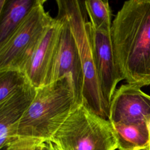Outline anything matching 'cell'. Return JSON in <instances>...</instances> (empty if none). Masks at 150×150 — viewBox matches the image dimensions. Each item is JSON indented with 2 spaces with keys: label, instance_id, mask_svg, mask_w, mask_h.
<instances>
[{
  "label": "cell",
  "instance_id": "cell-1",
  "mask_svg": "<svg viewBox=\"0 0 150 150\" xmlns=\"http://www.w3.org/2000/svg\"><path fill=\"white\" fill-rule=\"evenodd\" d=\"M115 62L127 84L150 85V0L124 2L112 22Z\"/></svg>",
  "mask_w": 150,
  "mask_h": 150
},
{
  "label": "cell",
  "instance_id": "cell-2",
  "mask_svg": "<svg viewBox=\"0 0 150 150\" xmlns=\"http://www.w3.org/2000/svg\"><path fill=\"white\" fill-rule=\"evenodd\" d=\"M77 105L70 76L38 88L32 103L18 122L17 137L50 141Z\"/></svg>",
  "mask_w": 150,
  "mask_h": 150
},
{
  "label": "cell",
  "instance_id": "cell-3",
  "mask_svg": "<svg viewBox=\"0 0 150 150\" xmlns=\"http://www.w3.org/2000/svg\"><path fill=\"white\" fill-rule=\"evenodd\" d=\"M56 3L58 12L69 22L80 58L84 77L82 103L108 120V107L101 93L96 67L92 27L87 20L84 1L57 0Z\"/></svg>",
  "mask_w": 150,
  "mask_h": 150
},
{
  "label": "cell",
  "instance_id": "cell-4",
  "mask_svg": "<svg viewBox=\"0 0 150 150\" xmlns=\"http://www.w3.org/2000/svg\"><path fill=\"white\" fill-rule=\"evenodd\" d=\"M50 141L62 150L118 149L111 122L84 103L76 106Z\"/></svg>",
  "mask_w": 150,
  "mask_h": 150
},
{
  "label": "cell",
  "instance_id": "cell-5",
  "mask_svg": "<svg viewBox=\"0 0 150 150\" xmlns=\"http://www.w3.org/2000/svg\"><path fill=\"white\" fill-rule=\"evenodd\" d=\"M45 0H37L14 31L0 43V71H24L54 18L45 11Z\"/></svg>",
  "mask_w": 150,
  "mask_h": 150
},
{
  "label": "cell",
  "instance_id": "cell-6",
  "mask_svg": "<svg viewBox=\"0 0 150 150\" xmlns=\"http://www.w3.org/2000/svg\"><path fill=\"white\" fill-rule=\"evenodd\" d=\"M57 15L62 19L63 25L46 85L65 76H71L74 84L77 104H80L83 103L84 83L81 60L68 21L61 12H58Z\"/></svg>",
  "mask_w": 150,
  "mask_h": 150
},
{
  "label": "cell",
  "instance_id": "cell-7",
  "mask_svg": "<svg viewBox=\"0 0 150 150\" xmlns=\"http://www.w3.org/2000/svg\"><path fill=\"white\" fill-rule=\"evenodd\" d=\"M150 117V96L138 86L121 85L109 105L108 120L112 123L146 122Z\"/></svg>",
  "mask_w": 150,
  "mask_h": 150
},
{
  "label": "cell",
  "instance_id": "cell-8",
  "mask_svg": "<svg viewBox=\"0 0 150 150\" xmlns=\"http://www.w3.org/2000/svg\"><path fill=\"white\" fill-rule=\"evenodd\" d=\"M92 38L100 86L103 98L109 109L117 86L124 79L115 62L111 32L96 31L92 28Z\"/></svg>",
  "mask_w": 150,
  "mask_h": 150
},
{
  "label": "cell",
  "instance_id": "cell-9",
  "mask_svg": "<svg viewBox=\"0 0 150 150\" xmlns=\"http://www.w3.org/2000/svg\"><path fill=\"white\" fill-rule=\"evenodd\" d=\"M62 19L57 15L49 26L23 73L29 82L36 88L46 85L47 76L57 49Z\"/></svg>",
  "mask_w": 150,
  "mask_h": 150
},
{
  "label": "cell",
  "instance_id": "cell-10",
  "mask_svg": "<svg viewBox=\"0 0 150 150\" xmlns=\"http://www.w3.org/2000/svg\"><path fill=\"white\" fill-rule=\"evenodd\" d=\"M36 88L30 83L0 103V148H5L18 137V124L32 103Z\"/></svg>",
  "mask_w": 150,
  "mask_h": 150
},
{
  "label": "cell",
  "instance_id": "cell-11",
  "mask_svg": "<svg viewBox=\"0 0 150 150\" xmlns=\"http://www.w3.org/2000/svg\"><path fill=\"white\" fill-rule=\"evenodd\" d=\"M111 124L115 133L118 150H141L149 147L146 122Z\"/></svg>",
  "mask_w": 150,
  "mask_h": 150
},
{
  "label": "cell",
  "instance_id": "cell-12",
  "mask_svg": "<svg viewBox=\"0 0 150 150\" xmlns=\"http://www.w3.org/2000/svg\"><path fill=\"white\" fill-rule=\"evenodd\" d=\"M37 0H6L0 11V43L19 26Z\"/></svg>",
  "mask_w": 150,
  "mask_h": 150
},
{
  "label": "cell",
  "instance_id": "cell-13",
  "mask_svg": "<svg viewBox=\"0 0 150 150\" xmlns=\"http://www.w3.org/2000/svg\"><path fill=\"white\" fill-rule=\"evenodd\" d=\"M87 14L93 29L96 31L110 32L112 26V12L108 1H84Z\"/></svg>",
  "mask_w": 150,
  "mask_h": 150
},
{
  "label": "cell",
  "instance_id": "cell-14",
  "mask_svg": "<svg viewBox=\"0 0 150 150\" xmlns=\"http://www.w3.org/2000/svg\"><path fill=\"white\" fill-rule=\"evenodd\" d=\"M29 83L23 71L18 70L0 71V103L22 90Z\"/></svg>",
  "mask_w": 150,
  "mask_h": 150
},
{
  "label": "cell",
  "instance_id": "cell-15",
  "mask_svg": "<svg viewBox=\"0 0 150 150\" xmlns=\"http://www.w3.org/2000/svg\"><path fill=\"white\" fill-rule=\"evenodd\" d=\"M43 141L30 138L18 137L5 147V150H40Z\"/></svg>",
  "mask_w": 150,
  "mask_h": 150
},
{
  "label": "cell",
  "instance_id": "cell-16",
  "mask_svg": "<svg viewBox=\"0 0 150 150\" xmlns=\"http://www.w3.org/2000/svg\"><path fill=\"white\" fill-rule=\"evenodd\" d=\"M40 150H62L56 144L50 141H43L41 144Z\"/></svg>",
  "mask_w": 150,
  "mask_h": 150
},
{
  "label": "cell",
  "instance_id": "cell-17",
  "mask_svg": "<svg viewBox=\"0 0 150 150\" xmlns=\"http://www.w3.org/2000/svg\"><path fill=\"white\" fill-rule=\"evenodd\" d=\"M146 125H147V128H148V132H149V146H150V117L148 119V121L146 122Z\"/></svg>",
  "mask_w": 150,
  "mask_h": 150
},
{
  "label": "cell",
  "instance_id": "cell-18",
  "mask_svg": "<svg viewBox=\"0 0 150 150\" xmlns=\"http://www.w3.org/2000/svg\"><path fill=\"white\" fill-rule=\"evenodd\" d=\"M141 150H148V148H146V149H141Z\"/></svg>",
  "mask_w": 150,
  "mask_h": 150
},
{
  "label": "cell",
  "instance_id": "cell-19",
  "mask_svg": "<svg viewBox=\"0 0 150 150\" xmlns=\"http://www.w3.org/2000/svg\"><path fill=\"white\" fill-rule=\"evenodd\" d=\"M148 150H150V146L148 148Z\"/></svg>",
  "mask_w": 150,
  "mask_h": 150
}]
</instances>
